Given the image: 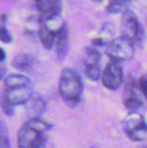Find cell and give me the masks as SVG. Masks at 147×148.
Returning a JSON list of instances; mask_svg holds the SVG:
<instances>
[{
    "mask_svg": "<svg viewBox=\"0 0 147 148\" xmlns=\"http://www.w3.org/2000/svg\"><path fill=\"white\" fill-rule=\"evenodd\" d=\"M0 148H11L9 138L5 131H2V129H0Z\"/></svg>",
    "mask_w": 147,
    "mask_h": 148,
    "instance_id": "7402d4cb",
    "label": "cell"
},
{
    "mask_svg": "<svg viewBox=\"0 0 147 148\" xmlns=\"http://www.w3.org/2000/svg\"><path fill=\"white\" fill-rule=\"evenodd\" d=\"M34 7L43 20H55L63 11V2L62 0H34Z\"/></svg>",
    "mask_w": 147,
    "mask_h": 148,
    "instance_id": "ba28073f",
    "label": "cell"
},
{
    "mask_svg": "<svg viewBox=\"0 0 147 148\" xmlns=\"http://www.w3.org/2000/svg\"><path fill=\"white\" fill-rule=\"evenodd\" d=\"M5 74H6V68H5V66H0V81H1L2 79L4 78Z\"/></svg>",
    "mask_w": 147,
    "mask_h": 148,
    "instance_id": "cb8c5ba5",
    "label": "cell"
},
{
    "mask_svg": "<svg viewBox=\"0 0 147 148\" xmlns=\"http://www.w3.org/2000/svg\"><path fill=\"white\" fill-rule=\"evenodd\" d=\"M43 23V19L40 16H29L26 20L25 24V31L27 34L32 35V36H38V32L40 29L41 25Z\"/></svg>",
    "mask_w": 147,
    "mask_h": 148,
    "instance_id": "2e32d148",
    "label": "cell"
},
{
    "mask_svg": "<svg viewBox=\"0 0 147 148\" xmlns=\"http://www.w3.org/2000/svg\"><path fill=\"white\" fill-rule=\"evenodd\" d=\"M123 68L119 62L111 60L104 69L101 77V81L105 88L114 91L120 88L123 82Z\"/></svg>",
    "mask_w": 147,
    "mask_h": 148,
    "instance_id": "52a82bcc",
    "label": "cell"
},
{
    "mask_svg": "<svg viewBox=\"0 0 147 148\" xmlns=\"http://www.w3.org/2000/svg\"><path fill=\"white\" fill-rule=\"evenodd\" d=\"M137 82L134 81L133 79H130L126 85L123 97H122L124 106L131 111H135V110L139 109L140 107H142V101L137 94Z\"/></svg>",
    "mask_w": 147,
    "mask_h": 148,
    "instance_id": "8fae6325",
    "label": "cell"
},
{
    "mask_svg": "<svg viewBox=\"0 0 147 148\" xmlns=\"http://www.w3.org/2000/svg\"><path fill=\"white\" fill-rule=\"evenodd\" d=\"M106 55L112 60L126 62L131 60L135 53V45L124 36L114 37L105 47Z\"/></svg>",
    "mask_w": 147,
    "mask_h": 148,
    "instance_id": "3957f363",
    "label": "cell"
},
{
    "mask_svg": "<svg viewBox=\"0 0 147 148\" xmlns=\"http://www.w3.org/2000/svg\"><path fill=\"white\" fill-rule=\"evenodd\" d=\"M2 93L5 95V97L9 100L12 105H23L31 99L34 88L31 84H29L26 86L15 87V88H4Z\"/></svg>",
    "mask_w": 147,
    "mask_h": 148,
    "instance_id": "9c48e42d",
    "label": "cell"
},
{
    "mask_svg": "<svg viewBox=\"0 0 147 148\" xmlns=\"http://www.w3.org/2000/svg\"><path fill=\"white\" fill-rule=\"evenodd\" d=\"M112 2H116V3H121V4H125V5H128L129 2L131 0H110Z\"/></svg>",
    "mask_w": 147,
    "mask_h": 148,
    "instance_id": "d4e9b609",
    "label": "cell"
},
{
    "mask_svg": "<svg viewBox=\"0 0 147 148\" xmlns=\"http://www.w3.org/2000/svg\"><path fill=\"white\" fill-rule=\"evenodd\" d=\"M14 107H15V106L12 105L9 102V100L5 97V95L1 92V93H0V108H1V110L4 112V114L9 116V117H12V116L14 115V112H15Z\"/></svg>",
    "mask_w": 147,
    "mask_h": 148,
    "instance_id": "d6986e66",
    "label": "cell"
},
{
    "mask_svg": "<svg viewBox=\"0 0 147 148\" xmlns=\"http://www.w3.org/2000/svg\"><path fill=\"white\" fill-rule=\"evenodd\" d=\"M46 144L47 137L45 133L34 130L26 123L18 131V148H46Z\"/></svg>",
    "mask_w": 147,
    "mask_h": 148,
    "instance_id": "5b68a950",
    "label": "cell"
},
{
    "mask_svg": "<svg viewBox=\"0 0 147 148\" xmlns=\"http://www.w3.org/2000/svg\"><path fill=\"white\" fill-rule=\"evenodd\" d=\"M91 148H97V147H91Z\"/></svg>",
    "mask_w": 147,
    "mask_h": 148,
    "instance_id": "4316f807",
    "label": "cell"
},
{
    "mask_svg": "<svg viewBox=\"0 0 147 148\" xmlns=\"http://www.w3.org/2000/svg\"><path fill=\"white\" fill-rule=\"evenodd\" d=\"M137 85H138V89H139V91L143 94V96L147 100V74L143 75V76L138 80Z\"/></svg>",
    "mask_w": 147,
    "mask_h": 148,
    "instance_id": "44dd1931",
    "label": "cell"
},
{
    "mask_svg": "<svg viewBox=\"0 0 147 148\" xmlns=\"http://www.w3.org/2000/svg\"><path fill=\"white\" fill-rule=\"evenodd\" d=\"M53 20H43V23L41 25L40 29L38 32V37L40 39V42L42 47L46 51H51L55 43V38H57V33L59 27H53L51 25Z\"/></svg>",
    "mask_w": 147,
    "mask_h": 148,
    "instance_id": "7c38bea8",
    "label": "cell"
},
{
    "mask_svg": "<svg viewBox=\"0 0 147 148\" xmlns=\"http://www.w3.org/2000/svg\"><path fill=\"white\" fill-rule=\"evenodd\" d=\"M122 36L128 38L135 45H142L145 40V30L137 15L127 8L122 12L121 18Z\"/></svg>",
    "mask_w": 147,
    "mask_h": 148,
    "instance_id": "7a4b0ae2",
    "label": "cell"
},
{
    "mask_svg": "<svg viewBox=\"0 0 147 148\" xmlns=\"http://www.w3.org/2000/svg\"><path fill=\"white\" fill-rule=\"evenodd\" d=\"M123 129L132 141L139 142L147 138V123L138 112L132 111L126 116L123 121Z\"/></svg>",
    "mask_w": 147,
    "mask_h": 148,
    "instance_id": "277c9868",
    "label": "cell"
},
{
    "mask_svg": "<svg viewBox=\"0 0 147 148\" xmlns=\"http://www.w3.org/2000/svg\"><path fill=\"white\" fill-rule=\"evenodd\" d=\"M6 23H7V15L5 13L0 14V41L4 43H11L13 37L8 30Z\"/></svg>",
    "mask_w": 147,
    "mask_h": 148,
    "instance_id": "e0dca14e",
    "label": "cell"
},
{
    "mask_svg": "<svg viewBox=\"0 0 147 148\" xmlns=\"http://www.w3.org/2000/svg\"><path fill=\"white\" fill-rule=\"evenodd\" d=\"M6 59V53L5 51H4L3 49H1L0 47V64H1L2 62H4Z\"/></svg>",
    "mask_w": 147,
    "mask_h": 148,
    "instance_id": "603a6c76",
    "label": "cell"
},
{
    "mask_svg": "<svg viewBox=\"0 0 147 148\" xmlns=\"http://www.w3.org/2000/svg\"><path fill=\"white\" fill-rule=\"evenodd\" d=\"M115 29L111 23H105L99 31L98 35L92 40V45L96 47H105L114 38Z\"/></svg>",
    "mask_w": 147,
    "mask_h": 148,
    "instance_id": "5bb4252c",
    "label": "cell"
},
{
    "mask_svg": "<svg viewBox=\"0 0 147 148\" xmlns=\"http://www.w3.org/2000/svg\"><path fill=\"white\" fill-rule=\"evenodd\" d=\"M128 8V5L121 3H116V2L109 1L108 6H107V11L111 14L114 13H122L124 10H126Z\"/></svg>",
    "mask_w": 147,
    "mask_h": 148,
    "instance_id": "ffe728a7",
    "label": "cell"
},
{
    "mask_svg": "<svg viewBox=\"0 0 147 148\" xmlns=\"http://www.w3.org/2000/svg\"><path fill=\"white\" fill-rule=\"evenodd\" d=\"M59 92L62 99L70 107H76L80 104L83 94V82L77 71L71 68H65L62 71Z\"/></svg>",
    "mask_w": 147,
    "mask_h": 148,
    "instance_id": "6da1fadb",
    "label": "cell"
},
{
    "mask_svg": "<svg viewBox=\"0 0 147 148\" xmlns=\"http://www.w3.org/2000/svg\"><path fill=\"white\" fill-rule=\"evenodd\" d=\"M90 1L94 2V3H102L104 0H90Z\"/></svg>",
    "mask_w": 147,
    "mask_h": 148,
    "instance_id": "484cf974",
    "label": "cell"
},
{
    "mask_svg": "<svg viewBox=\"0 0 147 148\" xmlns=\"http://www.w3.org/2000/svg\"><path fill=\"white\" fill-rule=\"evenodd\" d=\"M26 124L34 130L42 133H46L51 128V125L41 118H31L26 122Z\"/></svg>",
    "mask_w": 147,
    "mask_h": 148,
    "instance_id": "ac0fdd59",
    "label": "cell"
},
{
    "mask_svg": "<svg viewBox=\"0 0 147 148\" xmlns=\"http://www.w3.org/2000/svg\"><path fill=\"white\" fill-rule=\"evenodd\" d=\"M36 64V59L29 53H18L12 60V66L20 72H30Z\"/></svg>",
    "mask_w": 147,
    "mask_h": 148,
    "instance_id": "4fadbf2b",
    "label": "cell"
},
{
    "mask_svg": "<svg viewBox=\"0 0 147 148\" xmlns=\"http://www.w3.org/2000/svg\"><path fill=\"white\" fill-rule=\"evenodd\" d=\"M84 72L85 76L93 82H98L102 77L101 70V53L98 47L91 45L85 51L84 57Z\"/></svg>",
    "mask_w": 147,
    "mask_h": 148,
    "instance_id": "8992f818",
    "label": "cell"
},
{
    "mask_svg": "<svg viewBox=\"0 0 147 148\" xmlns=\"http://www.w3.org/2000/svg\"><path fill=\"white\" fill-rule=\"evenodd\" d=\"M31 84L30 80L24 75L19 74H11L5 78L4 81V88H15V87L26 86Z\"/></svg>",
    "mask_w": 147,
    "mask_h": 148,
    "instance_id": "9a60e30c",
    "label": "cell"
},
{
    "mask_svg": "<svg viewBox=\"0 0 147 148\" xmlns=\"http://www.w3.org/2000/svg\"><path fill=\"white\" fill-rule=\"evenodd\" d=\"M55 45L57 60L59 62H63L67 58L70 49V31L67 22H63L59 26Z\"/></svg>",
    "mask_w": 147,
    "mask_h": 148,
    "instance_id": "30bf717a",
    "label": "cell"
}]
</instances>
